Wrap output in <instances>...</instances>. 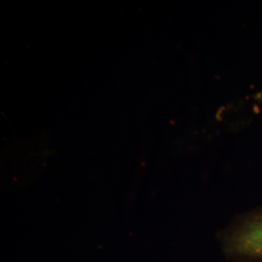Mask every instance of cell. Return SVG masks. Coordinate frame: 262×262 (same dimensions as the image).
I'll use <instances>...</instances> for the list:
<instances>
[{
  "instance_id": "obj_1",
  "label": "cell",
  "mask_w": 262,
  "mask_h": 262,
  "mask_svg": "<svg viewBox=\"0 0 262 262\" xmlns=\"http://www.w3.org/2000/svg\"><path fill=\"white\" fill-rule=\"evenodd\" d=\"M222 253L231 262H262V206L236 215L217 234Z\"/></svg>"
}]
</instances>
